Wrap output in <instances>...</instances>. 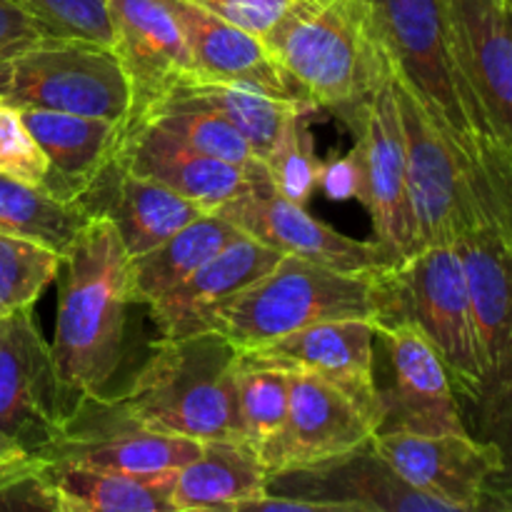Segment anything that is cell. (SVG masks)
Wrapping results in <instances>:
<instances>
[{
    "instance_id": "cell-1",
    "label": "cell",
    "mask_w": 512,
    "mask_h": 512,
    "mask_svg": "<svg viewBox=\"0 0 512 512\" xmlns=\"http://www.w3.org/2000/svg\"><path fill=\"white\" fill-rule=\"evenodd\" d=\"M58 283L50 350L70 408H75L85 398L110 395L123 365L128 308L135 305L130 255L110 218L93 215L88 220L65 253Z\"/></svg>"
},
{
    "instance_id": "cell-2",
    "label": "cell",
    "mask_w": 512,
    "mask_h": 512,
    "mask_svg": "<svg viewBox=\"0 0 512 512\" xmlns=\"http://www.w3.org/2000/svg\"><path fill=\"white\" fill-rule=\"evenodd\" d=\"M263 45L300 98L345 125L390 80L393 58L370 0H293Z\"/></svg>"
},
{
    "instance_id": "cell-3",
    "label": "cell",
    "mask_w": 512,
    "mask_h": 512,
    "mask_svg": "<svg viewBox=\"0 0 512 512\" xmlns=\"http://www.w3.org/2000/svg\"><path fill=\"white\" fill-rule=\"evenodd\" d=\"M238 348L215 330L160 338L115 398L145 425L200 440H243Z\"/></svg>"
},
{
    "instance_id": "cell-4",
    "label": "cell",
    "mask_w": 512,
    "mask_h": 512,
    "mask_svg": "<svg viewBox=\"0 0 512 512\" xmlns=\"http://www.w3.org/2000/svg\"><path fill=\"white\" fill-rule=\"evenodd\" d=\"M383 270V268H380ZM375 273H345L280 255L278 263L225 298L210 313L208 330L223 335L238 350L260 348L323 320L378 318Z\"/></svg>"
},
{
    "instance_id": "cell-5",
    "label": "cell",
    "mask_w": 512,
    "mask_h": 512,
    "mask_svg": "<svg viewBox=\"0 0 512 512\" xmlns=\"http://www.w3.org/2000/svg\"><path fill=\"white\" fill-rule=\"evenodd\" d=\"M373 325L413 323L443 360L453 388L470 405L483 395V355L463 258L453 245H430L375 273Z\"/></svg>"
},
{
    "instance_id": "cell-6",
    "label": "cell",
    "mask_w": 512,
    "mask_h": 512,
    "mask_svg": "<svg viewBox=\"0 0 512 512\" xmlns=\"http://www.w3.org/2000/svg\"><path fill=\"white\" fill-rule=\"evenodd\" d=\"M0 103L128 120L130 83L118 53L108 45L45 35L0 58Z\"/></svg>"
},
{
    "instance_id": "cell-7",
    "label": "cell",
    "mask_w": 512,
    "mask_h": 512,
    "mask_svg": "<svg viewBox=\"0 0 512 512\" xmlns=\"http://www.w3.org/2000/svg\"><path fill=\"white\" fill-rule=\"evenodd\" d=\"M393 65L413 85L445 138L473 145L493 138L460 75L448 0H370Z\"/></svg>"
},
{
    "instance_id": "cell-8",
    "label": "cell",
    "mask_w": 512,
    "mask_h": 512,
    "mask_svg": "<svg viewBox=\"0 0 512 512\" xmlns=\"http://www.w3.org/2000/svg\"><path fill=\"white\" fill-rule=\"evenodd\" d=\"M200 450V440L150 428L110 393L80 400L53 443L30 458L145 478L178 473Z\"/></svg>"
},
{
    "instance_id": "cell-9",
    "label": "cell",
    "mask_w": 512,
    "mask_h": 512,
    "mask_svg": "<svg viewBox=\"0 0 512 512\" xmlns=\"http://www.w3.org/2000/svg\"><path fill=\"white\" fill-rule=\"evenodd\" d=\"M395 105L403 125L408 200L415 225V250L453 245L473 230L463 175L450 140L430 118L413 85L393 65L390 73Z\"/></svg>"
},
{
    "instance_id": "cell-10",
    "label": "cell",
    "mask_w": 512,
    "mask_h": 512,
    "mask_svg": "<svg viewBox=\"0 0 512 512\" xmlns=\"http://www.w3.org/2000/svg\"><path fill=\"white\" fill-rule=\"evenodd\" d=\"M70 400L33 308L0 318V433L38 455L63 430Z\"/></svg>"
},
{
    "instance_id": "cell-11",
    "label": "cell",
    "mask_w": 512,
    "mask_h": 512,
    "mask_svg": "<svg viewBox=\"0 0 512 512\" xmlns=\"http://www.w3.org/2000/svg\"><path fill=\"white\" fill-rule=\"evenodd\" d=\"M215 213L230 220L240 233L260 240L283 255H298L310 263L345 273L390 268L398 260L378 240H355L308 213V205L283 198L270 180L250 185L238 198Z\"/></svg>"
},
{
    "instance_id": "cell-12",
    "label": "cell",
    "mask_w": 512,
    "mask_h": 512,
    "mask_svg": "<svg viewBox=\"0 0 512 512\" xmlns=\"http://www.w3.org/2000/svg\"><path fill=\"white\" fill-rule=\"evenodd\" d=\"M238 353L245 363L318 375L343 390L375 428L383 425V398L375 380V328L370 320H323Z\"/></svg>"
},
{
    "instance_id": "cell-13",
    "label": "cell",
    "mask_w": 512,
    "mask_h": 512,
    "mask_svg": "<svg viewBox=\"0 0 512 512\" xmlns=\"http://www.w3.org/2000/svg\"><path fill=\"white\" fill-rule=\"evenodd\" d=\"M115 53L130 83L128 135L153 115L175 85L195 78L183 28L165 0H108ZM125 135V138H128Z\"/></svg>"
},
{
    "instance_id": "cell-14",
    "label": "cell",
    "mask_w": 512,
    "mask_h": 512,
    "mask_svg": "<svg viewBox=\"0 0 512 512\" xmlns=\"http://www.w3.org/2000/svg\"><path fill=\"white\" fill-rule=\"evenodd\" d=\"M348 128L358 135L355 150L363 165V190L358 200L370 215L373 240L395 260L408 258L415 253V225L408 200L403 125L390 80L350 120Z\"/></svg>"
},
{
    "instance_id": "cell-15",
    "label": "cell",
    "mask_w": 512,
    "mask_h": 512,
    "mask_svg": "<svg viewBox=\"0 0 512 512\" xmlns=\"http://www.w3.org/2000/svg\"><path fill=\"white\" fill-rule=\"evenodd\" d=\"M288 373V415L278 435L258 453L268 475L345 458L373 440L378 428L343 390L318 375Z\"/></svg>"
},
{
    "instance_id": "cell-16",
    "label": "cell",
    "mask_w": 512,
    "mask_h": 512,
    "mask_svg": "<svg viewBox=\"0 0 512 512\" xmlns=\"http://www.w3.org/2000/svg\"><path fill=\"white\" fill-rule=\"evenodd\" d=\"M370 445L405 483L453 512L483 510L485 485L500 465L495 445L470 433L380 430Z\"/></svg>"
},
{
    "instance_id": "cell-17",
    "label": "cell",
    "mask_w": 512,
    "mask_h": 512,
    "mask_svg": "<svg viewBox=\"0 0 512 512\" xmlns=\"http://www.w3.org/2000/svg\"><path fill=\"white\" fill-rule=\"evenodd\" d=\"M373 328L375 338L383 343L390 368V385L380 390V430L468 433L453 380L430 340L408 320Z\"/></svg>"
},
{
    "instance_id": "cell-18",
    "label": "cell",
    "mask_w": 512,
    "mask_h": 512,
    "mask_svg": "<svg viewBox=\"0 0 512 512\" xmlns=\"http://www.w3.org/2000/svg\"><path fill=\"white\" fill-rule=\"evenodd\" d=\"M265 490L318 503L323 512H453L405 483L370 443L345 458L270 475Z\"/></svg>"
},
{
    "instance_id": "cell-19",
    "label": "cell",
    "mask_w": 512,
    "mask_h": 512,
    "mask_svg": "<svg viewBox=\"0 0 512 512\" xmlns=\"http://www.w3.org/2000/svg\"><path fill=\"white\" fill-rule=\"evenodd\" d=\"M460 75L490 135L512 148V0H448Z\"/></svg>"
},
{
    "instance_id": "cell-20",
    "label": "cell",
    "mask_w": 512,
    "mask_h": 512,
    "mask_svg": "<svg viewBox=\"0 0 512 512\" xmlns=\"http://www.w3.org/2000/svg\"><path fill=\"white\" fill-rule=\"evenodd\" d=\"M455 248L463 258L483 355V405L512 383V248L485 228L468 230Z\"/></svg>"
},
{
    "instance_id": "cell-21",
    "label": "cell",
    "mask_w": 512,
    "mask_h": 512,
    "mask_svg": "<svg viewBox=\"0 0 512 512\" xmlns=\"http://www.w3.org/2000/svg\"><path fill=\"white\" fill-rule=\"evenodd\" d=\"M35 143L48 158L43 188L55 198L78 203L125 145V120L58 110H20Z\"/></svg>"
},
{
    "instance_id": "cell-22",
    "label": "cell",
    "mask_w": 512,
    "mask_h": 512,
    "mask_svg": "<svg viewBox=\"0 0 512 512\" xmlns=\"http://www.w3.org/2000/svg\"><path fill=\"white\" fill-rule=\"evenodd\" d=\"M118 160L133 173L168 185L205 213H215L250 185L268 180L265 170L250 173L238 165L198 153L153 123L138 125L125 138Z\"/></svg>"
},
{
    "instance_id": "cell-23",
    "label": "cell",
    "mask_w": 512,
    "mask_h": 512,
    "mask_svg": "<svg viewBox=\"0 0 512 512\" xmlns=\"http://www.w3.org/2000/svg\"><path fill=\"white\" fill-rule=\"evenodd\" d=\"M78 203L90 215L110 218L130 258L155 248L205 213L168 185L128 170L120 160L100 173Z\"/></svg>"
},
{
    "instance_id": "cell-24",
    "label": "cell",
    "mask_w": 512,
    "mask_h": 512,
    "mask_svg": "<svg viewBox=\"0 0 512 512\" xmlns=\"http://www.w3.org/2000/svg\"><path fill=\"white\" fill-rule=\"evenodd\" d=\"M178 18L195 63V78L238 83L278 98H300L293 80L270 55L263 40L190 0H165ZM303 100V98H300Z\"/></svg>"
},
{
    "instance_id": "cell-25",
    "label": "cell",
    "mask_w": 512,
    "mask_h": 512,
    "mask_svg": "<svg viewBox=\"0 0 512 512\" xmlns=\"http://www.w3.org/2000/svg\"><path fill=\"white\" fill-rule=\"evenodd\" d=\"M278 250L268 248L250 235H240L233 243L215 253L208 263L200 265L193 275L155 298L145 308L158 325L163 338H185V335L205 333L210 313L235 290L245 288L268 273L280 260Z\"/></svg>"
},
{
    "instance_id": "cell-26",
    "label": "cell",
    "mask_w": 512,
    "mask_h": 512,
    "mask_svg": "<svg viewBox=\"0 0 512 512\" xmlns=\"http://www.w3.org/2000/svg\"><path fill=\"white\" fill-rule=\"evenodd\" d=\"M268 470L243 440H208L198 458L175 473L170 512L223 510L238 512L268 488Z\"/></svg>"
},
{
    "instance_id": "cell-27",
    "label": "cell",
    "mask_w": 512,
    "mask_h": 512,
    "mask_svg": "<svg viewBox=\"0 0 512 512\" xmlns=\"http://www.w3.org/2000/svg\"><path fill=\"white\" fill-rule=\"evenodd\" d=\"M53 512H170L175 473L125 475L73 463L38 460Z\"/></svg>"
},
{
    "instance_id": "cell-28",
    "label": "cell",
    "mask_w": 512,
    "mask_h": 512,
    "mask_svg": "<svg viewBox=\"0 0 512 512\" xmlns=\"http://www.w3.org/2000/svg\"><path fill=\"white\" fill-rule=\"evenodd\" d=\"M305 105L313 103L300 98H278V95L250 88V85L190 78L175 85L165 95L163 103L153 110V115L168 113V110H210L215 115H223L245 135V140L253 145L255 155L265 160L270 148L278 143L288 120Z\"/></svg>"
},
{
    "instance_id": "cell-29",
    "label": "cell",
    "mask_w": 512,
    "mask_h": 512,
    "mask_svg": "<svg viewBox=\"0 0 512 512\" xmlns=\"http://www.w3.org/2000/svg\"><path fill=\"white\" fill-rule=\"evenodd\" d=\"M240 235L245 233H240L230 220L220 218L218 213H203L155 248L130 258V285H133L135 303H153Z\"/></svg>"
},
{
    "instance_id": "cell-30",
    "label": "cell",
    "mask_w": 512,
    "mask_h": 512,
    "mask_svg": "<svg viewBox=\"0 0 512 512\" xmlns=\"http://www.w3.org/2000/svg\"><path fill=\"white\" fill-rule=\"evenodd\" d=\"M90 218L83 203H68L43 185L0 175V233L33 240L65 258Z\"/></svg>"
},
{
    "instance_id": "cell-31",
    "label": "cell",
    "mask_w": 512,
    "mask_h": 512,
    "mask_svg": "<svg viewBox=\"0 0 512 512\" xmlns=\"http://www.w3.org/2000/svg\"><path fill=\"white\" fill-rule=\"evenodd\" d=\"M235 385L243 443L260 453L285 423L290 405V373L268 365L245 363L238 353Z\"/></svg>"
},
{
    "instance_id": "cell-32",
    "label": "cell",
    "mask_w": 512,
    "mask_h": 512,
    "mask_svg": "<svg viewBox=\"0 0 512 512\" xmlns=\"http://www.w3.org/2000/svg\"><path fill=\"white\" fill-rule=\"evenodd\" d=\"M318 108L305 105L293 118L288 120L285 130L280 133L278 143L265 155V173L270 185L283 198L298 205H308L313 193L318 190V155H315V138L310 133Z\"/></svg>"
},
{
    "instance_id": "cell-33",
    "label": "cell",
    "mask_w": 512,
    "mask_h": 512,
    "mask_svg": "<svg viewBox=\"0 0 512 512\" xmlns=\"http://www.w3.org/2000/svg\"><path fill=\"white\" fill-rule=\"evenodd\" d=\"M145 123L158 125L175 140L198 153L210 155V158L225 160V163L250 170V173L265 170V163L255 155L253 145L223 115H215L210 110H168V113L153 115Z\"/></svg>"
},
{
    "instance_id": "cell-34",
    "label": "cell",
    "mask_w": 512,
    "mask_h": 512,
    "mask_svg": "<svg viewBox=\"0 0 512 512\" xmlns=\"http://www.w3.org/2000/svg\"><path fill=\"white\" fill-rule=\"evenodd\" d=\"M63 258L33 240L0 233V318L33 308L53 280Z\"/></svg>"
},
{
    "instance_id": "cell-35",
    "label": "cell",
    "mask_w": 512,
    "mask_h": 512,
    "mask_svg": "<svg viewBox=\"0 0 512 512\" xmlns=\"http://www.w3.org/2000/svg\"><path fill=\"white\" fill-rule=\"evenodd\" d=\"M480 438L498 450V470L485 485L483 510H512V383L475 408Z\"/></svg>"
},
{
    "instance_id": "cell-36",
    "label": "cell",
    "mask_w": 512,
    "mask_h": 512,
    "mask_svg": "<svg viewBox=\"0 0 512 512\" xmlns=\"http://www.w3.org/2000/svg\"><path fill=\"white\" fill-rule=\"evenodd\" d=\"M50 35L85 38L115 50L108 0H23Z\"/></svg>"
},
{
    "instance_id": "cell-37",
    "label": "cell",
    "mask_w": 512,
    "mask_h": 512,
    "mask_svg": "<svg viewBox=\"0 0 512 512\" xmlns=\"http://www.w3.org/2000/svg\"><path fill=\"white\" fill-rule=\"evenodd\" d=\"M0 175L28 185H43L48 175V158L35 143L23 115L5 103H0Z\"/></svg>"
},
{
    "instance_id": "cell-38",
    "label": "cell",
    "mask_w": 512,
    "mask_h": 512,
    "mask_svg": "<svg viewBox=\"0 0 512 512\" xmlns=\"http://www.w3.org/2000/svg\"><path fill=\"white\" fill-rule=\"evenodd\" d=\"M190 3L263 38L283 18L293 0H190Z\"/></svg>"
},
{
    "instance_id": "cell-39",
    "label": "cell",
    "mask_w": 512,
    "mask_h": 512,
    "mask_svg": "<svg viewBox=\"0 0 512 512\" xmlns=\"http://www.w3.org/2000/svg\"><path fill=\"white\" fill-rule=\"evenodd\" d=\"M48 28L23 0H0V58L45 38Z\"/></svg>"
},
{
    "instance_id": "cell-40",
    "label": "cell",
    "mask_w": 512,
    "mask_h": 512,
    "mask_svg": "<svg viewBox=\"0 0 512 512\" xmlns=\"http://www.w3.org/2000/svg\"><path fill=\"white\" fill-rule=\"evenodd\" d=\"M318 190L328 200H335V203L358 200L360 190H363V165H360L358 150L353 148L345 155L320 160Z\"/></svg>"
},
{
    "instance_id": "cell-41",
    "label": "cell",
    "mask_w": 512,
    "mask_h": 512,
    "mask_svg": "<svg viewBox=\"0 0 512 512\" xmlns=\"http://www.w3.org/2000/svg\"><path fill=\"white\" fill-rule=\"evenodd\" d=\"M23 455L25 453L13 443V440L5 438V435L0 433V465L10 463V460H15V458H23Z\"/></svg>"
}]
</instances>
